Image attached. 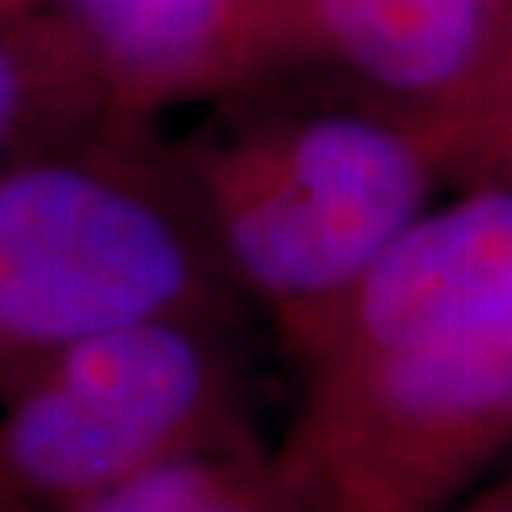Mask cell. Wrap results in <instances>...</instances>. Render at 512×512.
<instances>
[{"instance_id": "1", "label": "cell", "mask_w": 512, "mask_h": 512, "mask_svg": "<svg viewBox=\"0 0 512 512\" xmlns=\"http://www.w3.org/2000/svg\"><path fill=\"white\" fill-rule=\"evenodd\" d=\"M177 160L223 273L300 346L453 177L406 120L306 70L220 97Z\"/></svg>"}, {"instance_id": "2", "label": "cell", "mask_w": 512, "mask_h": 512, "mask_svg": "<svg viewBox=\"0 0 512 512\" xmlns=\"http://www.w3.org/2000/svg\"><path fill=\"white\" fill-rule=\"evenodd\" d=\"M220 273L180 170L30 153L0 173L7 370L124 326L213 316Z\"/></svg>"}, {"instance_id": "3", "label": "cell", "mask_w": 512, "mask_h": 512, "mask_svg": "<svg viewBox=\"0 0 512 512\" xmlns=\"http://www.w3.org/2000/svg\"><path fill=\"white\" fill-rule=\"evenodd\" d=\"M310 366L276 459L300 512H433L512 443V326Z\"/></svg>"}, {"instance_id": "4", "label": "cell", "mask_w": 512, "mask_h": 512, "mask_svg": "<svg viewBox=\"0 0 512 512\" xmlns=\"http://www.w3.org/2000/svg\"><path fill=\"white\" fill-rule=\"evenodd\" d=\"M210 316L90 336L10 370L0 406V512H64L227 429L230 376Z\"/></svg>"}, {"instance_id": "5", "label": "cell", "mask_w": 512, "mask_h": 512, "mask_svg": "<svg viewBox=\"0 0 512 512\" xmlns=\"http://www.w3.org/2000/svg\"><path fill=\"white\" fill-rule=\"evenodd\" d=\"M276 67L406 120L459 180L512 183V0H276Z\"/></svg>"}, {"instance_id": "6", "label": "cell", "mask_w": 512, "mask_h": 512, "mask_svg": "<svg viewBox=\"0 0 512 512\" xmlns=\"http://www.w3.org/2000/svg\"><path fill=\"white\" fill-rule=\"evenodd\" d=\"M512 326V183L426 207L376 256L310 340L306 363Z\"/></svg>"}, {"instance_id": "7", "label": "cell", "mask_w": 512, "mask_h": 512, "mask_svg": "<svg viewBox=\"0 0 512 512\" xmlns=\"http://www.w3.org/2000/svg\"><path fill=\"white\" fill-rule=\"evenodd\" d=\"M90 84L127 114L223 97L276 67V0H57Z\"/></svg>"}, {"instance_id": "8", "label": "cell", "mask_w": 512, "mask_h": 512, "mask_svg": "<svg viewBox=\"0 0 512 512\" xmlns=\"http://www.w3.org/2000/svg\"><path fill=\"white\" fill-rule=\"evenodd\" d=\"M64 512H300L276 463L220 429L77 499Z\"/></svg>"}, {"instance_id": "9", "label": "cell", "mask_w": 512, "mask_h": 512, "mask_svg": "<svg viewBox=\"0 0 512 512\" xmlns=\"http://www.w3.org/2000/svg\"><path fill=\"white\" fill-rule=\"evenodd\" d=\"M57 77L90 80L60 27L50 34H27V27H14V17L0 20V173L24 160L20 143L34 130L40 104Z\"/></svg>"}, {"instance_id": "10", "label": "cell", "mask_w": 512, "mask_h": 512, "mask_svg": "<svg viewBox=\"0 0 512 512\" xmlns=\"http://www.w3.org/2000/svg\"><path fill=\"white\" fill-rule=\"evenodd\" d=\"M24 4H27V0H0V20H4V17H14Z\"/></svg>"}, {"instance_id": "11", "label": "cell", "mask_w": 512, "mask_h": 512, "mask_svg": "<svg viewBox=\"0 0 512 512\" xmlns=\"http://www.w3.org/2000/svg\"><path fill=\"white\" fill-rule=\"evenodd\" d=\"M7 376H10V370H7L4 356H0V393H4V383H7Z\"/></svg>"}, {"instance_id": "12", "label": "cell", "mask_w": 512, "mask_h": 512, "mask_svg": "<svg viewBox=\"0 0 512 512\" xmlns=\"http://www.w3.org/2000/svg\"><path fill=\"white\" fill-rule=\"evenodd\" d=\"M503 512H512V509H509V506H506V509H503Z\"/></svg>"}]
</instances>
